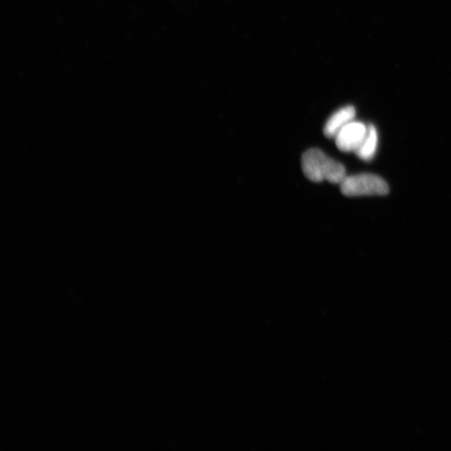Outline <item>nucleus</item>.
<instances>
[{
    "instance_id": "nucleus-1",
    "label": "nucleus",
    "mask_w": 451,
    "mask_h": 451,
    "mask_svg": "<svg viewBox=\"0 0 451 451\" xmlns=\"http://www.w3.org/2000/svg\"><path fill=\"white\" fill-rule=\"evenodd\" d=\"M302 168L308 180L315 182L326 180L340 184L347 177L344 165L329 158L320 149H310L303 155Z\"/></svg>"
},
{
    "instance_id": "nucleus-2",
    "label": "nucleus",
    "mask_w": 451,
    "mask_h": 451,
    "mask_svg": "<svg viewBox=\"0 0 451 451\" xmlns=\"http://www.w3.org/2000/svg\"><path fill=\"white\" fill-rule=\"evenodd\" d=\"M340 190L346 197L384 196L388 194L390 187L383 178L374 174L362 173L345 177L340 183Z\"/></svg>"
},
{
    "instance_id": "nucleus-3",
    "label": "nucleus",
    "mask_w": 451,
    "mask_h": 451,
    "mask_svg": "<svg viewBox=\"0 0 451 451\" xmlns=\"http://www.w3.org/2000/svg\"><path fill=\"white\" fill-rule=\"evenodd\" d=\"M368 127L361 122H351L335 136V144L344 153H356L365 139Z\"/></svg>"
},
{
    "instance_id": "nucleus-4",
    "label": "nucleus",
    "mask_w": 451,
    "mask_h": 451,
    "mask_svg": "<svg viewBox=\"0 0 451 451\" xmlns=\"http://www.w3.org/2000/svg\"><path fill=\"white\" fill-rule=\"evenodd\" d=\"M356 110L352 105L339 109L326 122L324 133L326 137L335 138L342 129L353 121Z\"/></svg>"
},
{
    "instance_id": "nucleus-5",
    "label": "nucleus",
    "mask_w": 451,
    "mask_h": 451,
    "mask_svg": "<svg viewBox=\"0 0 451 451\" xmlns=\"http://www.w3.org/2000/svg\"><path fill=\"white\" fill-rule=\"evenodd\" d=\"M379 135L378 131L375 126L370 125L368 127V132L365 139L363 140L360 148L356 151L358 158L370 162L375 158L377 148H378Z\"/></svg>"
}]
</instances>
